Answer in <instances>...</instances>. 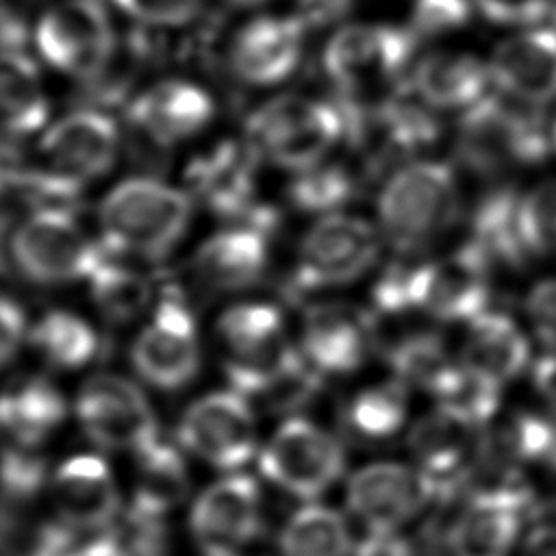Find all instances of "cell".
Wrapping results in <instances>:
<instances>
[{"label": "cell", "instance_id": "1", "mask_svg": "<svg viewBox=\"0 0 556 556\" xmlns=\"http://www.w3.org/2000/svg\"><path fill=\"white\" fill-rule=\"evenodd\" d=\"M193 198L152 176L115 185L98 204L102 245L117 256L161 261L187 235Z\"/></svg>", "mask_w": 556, "mask_h": 556}, {"label": "cell", "instance_id": "2", "mask_svg": "<svg viewBox=\"0 0 556 556\" xmlns=\"http://www.w3.org/2000/svg\"><path fill=\"white\" fill-rule=\"evenodd\" d=\"M454 169L439 161H413L397 167L378 195L384 239L402 254L437 243L458 217Z\"/></svg>", "mask_w": 556, "mask_h": 556}, {"label": "cell", "instance_id": "3", "mask_svg": "<svg viewBox=\"0 0 556 556\" xmlns=\"http://www.w3.org/2000/svg\"><path fill=\"white\" fill-rule=\"evenodd\" d=\"M345 135L339 104L285 93L261 104L245 124V141L261 156L293 172L311 169Z\"/></svg>", "mask_w": 556, "mask_h": 556}, {"label": "cell", "instance_id": "4", "mask_svg": "<svg viewBox=\"0 0 556 556\" xmlns=\"http://www.w3.org/2000/svg\"><path fill=\"white\" fill-rule=\"evenodd\" d=\"M552 148L534 106L510 98L484 96L463 111L456 135L458 159L476 174L497 176L536 165Z\"/></svg>", "mask_w": 556, "mask_h": 556}, {"label": "cell", "instance_id": "5", "mask_svg": "<svg viewBox=\"0 0 556 556\" xmlns=\"http://www.w3.org/2000/svg\"><path fill=\"white\" fill-rule=\"evenodd\" d=\"M33 43L46 65L83 83H100L117 56V30L100 0L52 2L33 26Z\"/></svg>", "mask_w": 556, "mask_h": 556}, {"label": "cell", "instance_id": "6", "mask_svg": "<svg viewBox=\"0 0 556 556\" xmlns=\"http://www.w3.org/2000/svg\"><path fill=\"white\" fill-rule=\"evenodd\" d=\"M104 256L106 248L85 232L74 211H30L11 232L13 267L35 285L89 280Z\"/></svg>", "mask_w": 556, "mask_h": 556}, {"label": "cell", "instance_id": "7", "mask_svg": "<svg viewBox=\"0 0 556 556\" xmlns=\"http://www.w3.org/2000/svg\"><path fill=\"white\" fill-rule=\"evenodd\" d=\"M417 37L406 26L352 22L339 26L321 50L326 78L345 96H358L408 78Z\"/></svg>", "mask_w": 556, "mask_h": 556}, {"label": "cell", "instance_id": "8", "mask_svg": "<svg viewBox=\"0 0 556 556\" xmlns=\"http://www.w3.org/2000/svg\"><path fill=\"white\" fill-rule=\"evenodd\" d=\"M261 156L248 141H219L187 165L189 195L230 224H250L269 235L278 215L256 202V165Z\"/></svg>", "mask_w": 556, "mask_h": 556}, {"label": "cell", "instance_id": "9", "mask_svg": "<svg viewBox=\"0 0 556 556\" xmlns=\"http://www.w3.org/2000/svg\"><path fill=\"white\" fill-rule=\"evenodd\" d=\"M195 317L176 289H165L130 348L137 376L159 391L185 389L200 369Z\"/></svg>", "mask_w": 556, "mask_h": 556}, {"label": "cell", "instance_id": "10", "mask_svg": "<svg viewBox=\"0 0 556 556\" xmlns=\"http://www.w3.org/2000/svg\"><path fill=\"white\" fill-rule=\"evenodd\" d=\"M258 467L278 489L300 500H315L343 476L345 452L328 430L304 417H291L261 450Z\"/></svg>", "mask_w": 556, "mask_h": 556}, {"label": "cell", "instance_id": "11", "mask_svg": "<svg viewBox=\"0 0 556 556\" xmlns=\"http://www.w3.org/2000/svg\"><path fill=\"white\" fill-rule=\"evenodd\" d=\"M491 265L467 241L454 254L406 267V306L441 321H471L486 313Z\"/></svg>", "mask_w": 556, "mask_h": 556}, {"label": "cell", "instance_id": "12", "mask_svg": "<svg viewBox=\"0 0 556 556\" xmlns=\"http://www.w3.org/2000/svg\"><path fill=\"white\" fill-rule=\"evenodd\" d=\"M376 228L341 213L319 217L302 237L293 271V289L341 287L361 278L378 258Z\"/></svg>", "mask_w": 556, "mask_h": 556}, {"label": "cell", "instance_id": "13", "mask_svg": "<svg viewBox=\"0 0 556 556\" xmlns=\"http://www.w3.org/2000/svg\"><path fill=\"white\" fill-rule=\"evenodd\" d=\"M76 419L98 447L111 452L137 454L159 437L150 400L139 384L117 374H98L83 382Z\"/></svg>", "mask_w": 556, "mask_h": 556}, {"label": "cell", "instance_id": "14", "mask_svg": "<svg viewBox=\"0 0 556 556\" xmlns=\"http://www.w3.org/2000/svg\"><path fill=\"white\" fill-rule=\"evenodd\" d=\"M178 443L200 460L235 471L256 454L254 408L235 389L206 393L182 413Z\"/></svg>", "mask_w": 556, "mask_h": 556}, {"label": "cell", "instance_id": "15", "mask_svg": "<svg viewBox=\"0 0 556 556\" xmlns=\"http://www.w3.org/2000/svg\"><path fill=\"white\" fill-rule=\"evenodd\" d=\"M135 143L154 161L180 141L200 135L215 117L213 96L187 78H163L139 91L126 111Z\"/></svg>", "mask_w": 556, "mask_h": 556}, {"label": "cell", "instance_id": "16", "mask_svg": "<svg viewBox=\"0 0 556 556\" xmlns=\"http://www.w3.org/2000/svg\"><path fill=\"white\" fill-rule=\"evenodd\" d=\"M189 528L204 556H239L263 530L258 482L245 473L215 480L195 497Z\"/></svg>", "mask_w": 556, "mask_h": 556}, {"label": "cell", "instance_id": "17", "mask_svg": "<svg viewBox=\"0 0 556 556\" xmlns=\"http://www.w3.org/2000/svg\"><path fill=\"white\" fill-rule=\"evenodd\" d=\"M434 497V482L419 467L400 463L365 465L350 476L345 489L352 515L371 532H395Z\"/></svg>", "mask_w": 556, "mask_h": 556}, {"label": "cell", "instance_id": "18", "mask_svg": "<svg viewBox=\"0 0 556 556\" xmlns=\"http://www.w3.org/2000/svg\"><path fill=\"white\" fill-rule=\"evenodd\" d=\"M308 26L295 13H263L248 20L230 39L228 65L252 87L285 83L304 56Z\"/></svg>", "mask_w": 556, "mask_h": 556}, {"label": "cell", "instance_id": "19", "mask_svg": "<svg viewBox=\"0 0 556 556\" xmlns=\"http://www.w3.org/2000/svg\"><path fill=\"white\" fill-rule=\"evenodd\" d=\"M122 148L117 122L102 109H76L48 124L39 152L48 167L87 182L113 169Z\"/></svg>", "mask_w": 556, "mask_h": 556}, {"label": "cell", "instance_id": "20", "mask_svg": "<svg viewBox=\"0 0 556 556\" xmlns=\"http://www.w3.org/2000/svg\"><path fill=\"white\" fill-rule=\"evenodd\" d=\"M486 65L506 98L534 109L556 100V26L515 28L493 48Z\"/></svg>", "mask_w": 556, "mask_h": 556}, {"label": "cell", "instance_id": "21", "mask_svg": "<svg viewBox=\"0 0 556 556\" xmlns=\"http://www.w3.org/2000/svg\"><path fill=\"white\" fill-rule=\"evenodd\" d=\"M530 495L517 482L476 491L447 532L452 556H508Z\"/></svg>", "mask_w": 556, "mask_h": 556}, {"label": "cell", "instance_id": "22", "mask_svg": "<svg viewBox=\"0 0 556 556\" xmlns=\"http://www.w3.org/2000/svg\"><path fill=\"white\" fill-rule=\"evenodd\" d=\"M50 497L56 519L74 530H104L122 508L111 465L98 454L67 456L50 473Z\"/></svg>", "mask_w": 556, "mask_h": 556}, {"label": "cell", "instance_id": "23", "mask_svg": "<svg viewBox=\"0 0 556 556\" xmlns=\"http://www.w3.org/2000/svg\"><path fill=\"white\" fill-rule=\"evenodd\" d=\"M371 317L345 302H324L308 308L300 352L324 374L358 369L371 348Z\"/></svg>", "mask_w": 556, "mask_h": 556}, {"label": "cell", "instance_id": "24", "mask_svg": "<svg viewBox=\"0 0 556 556\" xmlns=\"http://www.w3.org/2000/svg\"><path fill=\"white\" fill-rule=\"evenodd\" d=\"M478 447V426L443 406L417 419L408 432V450L439 495L458 489L469 476Z\"/></svg>", "mask_w": 556, "mask_h": 556}, {"label": "cell", "instance_id": "25", "mask_svg": "<svg viewBox=\"0 0 556 556\" xmlns=\"http://www.w3.org/2000/svg\"><path fill=\"white\" fill-rule=\"evenodd\" d=\"M269 232L250 224H230L200 243L193 256L195 278L211 291H241L256 285L269 263Z\"/></svg>", "mask_w": 556, "mask_h": 556}, {"label": "cell", "instance_id": "26", "mask_svg": "<svg viewBox=\"0 0 556 556\" xmlns=\"http://www.w3.org/2000/svg\"><path fill=\"white\" fill-rule=\"evenodd\" d=\"M486 61L469 50L441 48L415 59L408 72L410 91L434 111H467L489 96Z\"/></svg>", "mask_w": 556, "mask_h": 556}, {"label": "cell", "instance_id": "27", "mask_svg": "<svg viewBox=\"0 0 556 556\" xmlns=\"http://www.w3.org/2000/svg\"><path fill=\"white\" fill-rule=\"evenodd\" d=\"M226 378L230 389L250 404L254 400L271 413H293L306 406L321 389V374L291 345L258 365L226 371Z\"/></svg>", "mask_w": 556, "mask_h": 556}, {"label": "cell", "instance_id": "28", "mask_svg": "<svg viewBox=\"0 0 556 556\" xmlns=\"http://www.w3.org/2000/svg\"><path fill=\"white\" fill-rule=\"evenodd\" d=\"M191 480L182 452L161 434L135 454V480L128 519L161 523L185 502Z\"/></svg>", "mask_w": 556, "mask_h": 556}, {"label": "cell", "instance_id": "29", "mask_svg": "<svg viewBox=\"0 0 556 556\" xmlns=\"http://www.w3.org/2000/svg\"><path fill=\"white\" fill-rule=\"evenodd\" d=\"M67 417L59 387L41 376H22L0 391V432L7 443L39 447Z\"/></svg>", "mask_w": 556, "mask_h": 556}, {"label": "cell", "instance_id": "30", "mask_svg": "<svg viewBox=\"0 0 556 556\" xmlns=\"http://www.w3.org/2000/svg\"><path fill=\"white\" fill-rule=\"evenodd\" d=\"M530 361V343L521 328L504 313H482L469 321L460 365L504 387Z\"/></svg>", "mask_w": 556, "mask_h": 556}, {"label": "cell", "instance_id": "31", "mask_svg": "<svg viewBox=\"0 0 556 556\" xmlns=\"http://www.w3.org/2000/svg\"><path fill=\"white\" fill-rule=\"evenodd\" d=\"M217 339L226 356L224 371L258 365L289 345L282 313L267 302H241L226 308L217 319Z\"/></svg>", "mask_w": 556, "mask_h": 556}, {"label": "cell", "instance_id": "32", "mask_svg": "<svg viewBox=\"0 0 556 556\" xmlns=\"http://www.w3.org/2000/svg\"><path fill=\"white\" fill-rule=\"evenodd\" d=\"M48 119L50 98L39 65L22 50L0 52V135L28 137Z\"/></svg>", "mask_w": 556, "mask_h": 556}, {"label": "cell", "instance_id": "33", "mask_svg": "<svg viewBox=\"0 0 556 556\" xmlns=\"http://www.w3.org/2000/svg\"><path fill=\"white\" fill-rule=\"evenodd\" d=\"M519 202L515 189L502 187L486 193L473 211L469 243L491 267H521L530 258L519 226Z\"/></svg>", "mask_w": 556, "mask_h": 556}, {"label": "cell", "instance_id": "34", "mask_svg": "<svg viewBox=\"0 0 556 556\" xmlns=\"http://www.w3.org/2000/svg\"><path fill=\"white\" fill-rule=\"evenodd\" d=\"M389 365L395 380L408 389H419L439 400L460 371V361H454L434 332H415L400 339L389 350Z\"/></svg>", "mask_w": 556, "mask_h": 556}, {"label": "cell", "instance_id": "35", "mask_svg": "<svg viewBox=\"0 0 556 556\" xmlns=\"http://www.w3.org/2000/svg\"><path fill=\"white\" fill-rule=\"evenodd\" d=\"M28 341L50 367L63 371L87 367L100 352L96 328L85 317L63 308L43 313L28 328Z\"/></svg>", "mask_w": 556, "mask_h": 556}, {"label": "cell", "instance_id": "36", "mask_svg": "<svg viewBox=\"0 0 556 556\" xmlns=\"http://www.w3.org/2000/svg\"><path fill=\"white\" fill-rule=\"evenodd\" d=\"M87 282L93 304L111 324H130L152 306V280L109 250Z\"/></svg>", "mask_w": 556, "mask_h": 556}, {"label": "cell", "instance_id": "37", "mask_svg": "<svg viewBox=\"0 0 556 556\" xmlns=\"http://www.w3.org/2000/svg\"><path fill=\"white\" fill-rule=\"evenodd\" d=\"M278 545L282 556H350L352 536L341 513L306 504L287 519Z\"/></svg>", "mask_w": 556, "mask_h": 556}, {"label": "cell", "instance_id": "38", "mask_svg": "<svg viewBox=\"0 0 556 556\" xmlns=\"http://www.w3.org/2000/svg\"><path fill=\"white\" fill-rule=\"evenodd\" d=\"M72 530L0 495V556H63Z\"/></svg>", "mask_w": 556, "mask_h": 556}, {"label": "cell", "instance_id": "39", "mask_svg": "<svg viewBox=\"0 0 556 556\" xmlns=\"http://www.w3.org/2000/svg\"><path fill=\"white\" fill-rule=\"evenodd\" d=\"M408 415V387L384 380L358 391L348 406V424L369 441H382L402 430Z\"/></svg>", "mask_w": 556, "mask_h": 556}, {"label": "cell", "instance_id": "40", "mask_svg": "<svg viewBox=\"0 0 556 556\" xmlns=\"http://www.w3.org/2000/svg\"><path fill=\"white\" fill-rule=\"evenodd\" d=\"M354 195V178L343 165L319 163L300 172L289 185V202L311 215H332Z\"/></svg>", "mask_w": 556, "mask_h": 556}, {"label": "cell", "instance_id": "41", "mask_svg": "<svg viewBox=\"0 0 556 556\" xmlns=\"http://www.w3.org/2000/svg\"><path fill=\"white\" fill-rule=\"evenodd\" d=\"M504 458L556 465V424L534 413L515 415L500 432Z\"/></svg>", "mask_w": 556, "mask_h": 556}, {"label": "cell", "instance_id": "42", "mask_svg": "<svg viewBox=\"0 0 556 556\" xmlns=\"http://www.w3.org/2000/svg\"><path fill=\"white\" fill-rule=\"evenodd\" d=\"M519 226L530 256L556 254V180L521 195Z\"/></svg>", "mask_w": 556, "mask_h": 556}, {"label": "cell", "instance_id": "43", "mask_svg": "<svg viewBox=\"0 0 556 556\" xmlns=\"http://www.w3.org/2000/svg\"><path fill=\"white\" fill-rule=\"evenodd\" d=\"M500 395H502L500 384L460 365L456 380L437 400V406H443L480 428L486 421H491V417L497 413Z\"/></svg>", "mask_w": 556, "mask_h": 556}, {"label": "cell", "instance_id": "44", "mask_svg": "<svg viewBox=\"0 0 556 556\" xmlns=\"http://www.w3.org/2000/svg\"><path fill=\"white\" fill-rule=\"evenodd\" d=\"M50 480L46 458L35 447L7 443L0 450V495L13 502H30Z\"/></svg>", "mask_w": 556, "mask_h": 556}, {"label": "cell", "instance_id": "45", "mask_svg": "<svg viewBox=\"0 0 556 556\" xmlns=\"http://www.w3.org/2000/svg\"><path fill=\"white\" fill-rule=\"evenodd\" d=\"M471 0H413L410 30L419 37H443L465 28L473 15Z\"/></svg>", "mask_w": 556, "mask_h": 556}, {"label": "cell", "instance_id": "46", "mask_svg": "<svg viewBox=\"0 0 556 556\" xmlns=\"http://www.w3.org/2000/svg\"><path fill=\"white\" fill-rule=\"evenodd\" d=\"M115 7L137 24L174 28L191 22L204 0H113Z\"/></svg>", "mask_w": 556, "mask_h": 556}, {"label": "cell", "instance_id": "47", "mask_svg": "<svg viewBox=\"0 0 556 556\" xmlns=\"http://www.w3.org/2000/svg\"><path fill=\"white\" fill-rule=\"evenodd\" d=\"M473 9L493 24L528 28L547 24L554 0H471Z\"/></svg>", "mask_w": 556, "mask_h": 556}, {"label": "cell", "instance_id": "48", "mask_svg": "<svg viewBox=\"0 0 556 556\" xmlns=\"http://www.w3.org/2000/svg\"><path fill=\"white\" fill-rule=\"evenodd\" d=\"M526 308L541 341L556 350V278L536 282L528 293Z\"/></svg>", "mask_w": 556, "mask_h": 556}, {"label": "cell", "instance_id": "49", "mask_svg": "<svg viewBox=\"0 0 556 556\" xmlns=\"http://www.w3.org/2000/svg\"><path fill=\"white\" fill-rule=\"evenodd\" d=\"M24 339H28L24 308L13 298L0 293V369L15 358Z\"/></svg>", "mask_w": 556, "mask_h": 556}, {"label": "cell", "instance_id": "50", "mask_svg": "<svg viewBox=\"0 0 556 556\" xmlns=\"http://www.w3.org/2000/svg\"><path fill=\"white\" fill-rule=\"evenodd\" d=\"M26 167L22 152L7 137H0V200L17 195Z\"/></svg>", "mask_w": 556, "mask_h": 556}, {"label": "cell", "instance_id": "51", "mask_svg": "<svg viewBox=\"0 0 556 556\" xmlns=\"http://www.w3.org/2000/svg\"><path fill=\"white\" fill-rule=\"evenodd\" d=\"M354 0H295V15L308 26H326L339 22Z\"/></svg>", "mask_w": 556, "mask_h": 556}, {"label": "cell", "instance_id": "52", "mask_svg": "<svg viewBox=\"0 0 556 556\" xmlns=\"http://www.w3.org/2000/svg\"><path fill=\"white\" fill-rule=\"evenodd\" d=\"M354 556H415V549L397 532H371L358 543Z\"/></svg>", "mask_w": 556, "mask_h": 556}, {"label": "cell", "instance_id": "53", "mask_svg": "<svg viewBox=\"0 0 556 556\" xmlns=\"http://www.w3.org/2000/svg\"><path fill=\"white\" fill-rule=\"evenodd\" d=\"M28 39V24L20 15V11L0 0V52L20 50Z\"/></svg>", "mask_w": 556, "mask_h": 556}, {"label": "cell", "instance_id": "54", "mask_svg": "<svg viewBox=\"0 0 556 556\" xmlns=\"http://www.w3.org/2000/svg\"><path fill=\"white\" fill-rule=\"evenodd\" d=\"M534 389L543 395L545 402L556 406V350L541 356L532 367Z\"/></svg>", "mask_w": 556, "mask_h": 556}, {"label": "cell", "instance_id": "55", "mask_svg": "<svg viewBox=\"0 0 556 556\" xmlns=\"http://www.w3.org/2000/svg\"><path fill=\"white\" fill-rule=\"evenodd\" d=\"M523 556H556V526H536L523 543Z\"/></svg>", "mask_w": 556, "mask_h": 556}, {"label": "cell", "instance_id": "56", "mask_svg": "<svg viewBox=\"0 0 556 556\" xmlns=\"http://www.w3.org/2000/svg\"><path fill=\"white\" fill-rule=\"evenodd\" d=\"M63 556H130V552L115 536H96L89 543L67 549Z\"/></svg>", "mask_w": 556, "mask_h": 556}, {"label": "cell", "instance_id": "57", "mask_svg": "<svg viewBox=\"0 0 556 556\" xmlns=\"http://www.w3.org/2000/svg\"><path fill=\"white\" fill-rule=\"evenodd\" d=\"M11 217L7 213H0V276H9V271L15 269L11 261Z\"/></svg>", "mask_w": 556, "mask_h": 556}, {"label": "cell", "instance_id": "58", "mask_svg": "<svg viewBox=\"0 0 556 556\" xmlns=\"http://www.w3.org/2000/svg\"><path fill=\"white\" fill-rule=\"evenodd\" d=\"M228 2H232L235 7H245V9H250V7H261V4H265V2H269V0H228Z\"/></svg>", "mask_w": 556, "mask_h": 556}, {"label": "cell", "instance_id": "59", "mask_svg": "<svg viewBox=\"0 0 556 556\" xmlns=\"http://www.w3.org/2000/svg\"><path fill=\"white\" fill-rule=\"evenodd\" d=\"M549 141H552V148L556 150V115H554L552 126H549Z\"/></svg>", "mask_w": 556, "mask_h": 556}]
</instances>
